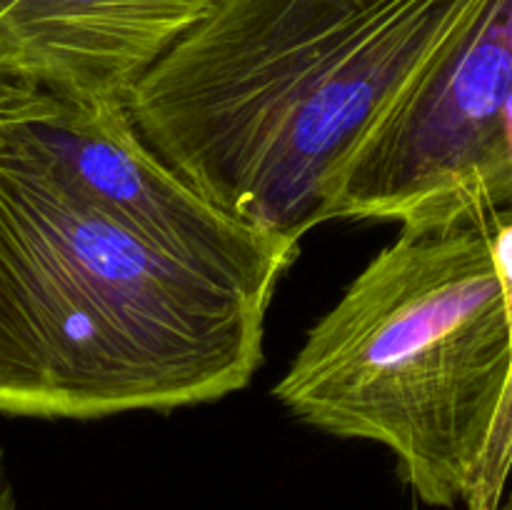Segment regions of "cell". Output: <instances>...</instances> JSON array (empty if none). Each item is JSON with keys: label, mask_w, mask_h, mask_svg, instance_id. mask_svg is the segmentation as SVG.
I'll return each mask as SVG.
<instances>
[{"label": "cell", "mask_w": 512, "mask_h": 510, "mask_svg": "<svg viewBox=\"0 0 512 510\" xmlns=\"http://www.w3.org/2000/svg\"><path fill=\"white\" fill-rule=\"evenodd\" d=\"M15 83H20V80L10 78V75H5L3 70H0V103H3V98L10 93V88H13Z\"/></svg>", "instance_id": "8"}, {"label": "cell", "mask_w": 512, "mask_h": 510, "mask_svg": "<svg viewBox=\"0 0 512 510\" xmlns=\"http://www.w3.org/2000/svg\"><path fill=\"white\" fill-rule=\"evenodd\" d=\"M503 510H510V508H508V505H505V508H503Z\"/></svg>", "instance_id": "10"}, {"label": "cell", "mask_w": 512, "mask_h": 510, "mask_svg": "<svg viewBox=\"0 0 512 510\" xmlns=\"http://www.w3.org/2000/svg\"><path fill=\"white\" fill-rule=\"evenodd\" d=\"M218 0H0V70L83 103H125Z\"/></svg>", "instance_id": "5"}, {"label": "cell", "mask_w": 512, "mask_h": 510, "mask_svg": "<svg viewBox=\"0 0 512 510\" xmlns=\"http://www.w3.org/2000/svg\"><path fill=\"white\" fill-rule=\"evenodd\" d=\"M300 240L230 218L125 103H0V413H170L248 388Z\"/></svg>", "instance_id": "1"}, {"label": "cell", "mask_w": 512, "mask_h": 510, "mask_svg": "<svg viewBox=\"0 0 512 510\" xmlns=\"http://www.w3.org/2000/svg\"><path fill=\"white\" fill-rule=\"evenodd\" d=\"M473 0H218L125 100L230 218L303 240L370 125Z\"/></svg>", "instance_id": "2"}, {"label": "cell", "mask_w": 512, "mask_h": 510, "mask_svg": "<svg viewBox=\"0 0 512 510\" xmlns=\"http://www.w3.org/2000/svg\"><path fill=\"white\" fill-rule=\"evenodd\" d=\"M505 505H508V508L512 510V495H510V498H508V500H505Z\"/></svg>", "instance_id": "9"}, {"label": "cell", "mask_w": 512, "mask_h": 510, "mask_svg": "<svg viewBox=\"0 0 512 510\" xmlns=\"http://www.w3.org/2000/svg\"><path fill=\"white\" fill-rule=\"evenodd\" d=\"M490 245H493L495 270H498L505 318H508L510 370L488 443H485L483 455H480L468 490H465V510H503L512 480V213L493 225Z\"/></svg>", "instance_id": "6"}, {"label": "cell", "mask_w": 512, "mask_h": 510, "mask_svg": "<svg viewBox=\"0 0 512 510\" xmlns=\"http://www.w3.org/2000/svg\"><path fill=\"white\" fill-rule=\"evenodd\" d=\"M490 233L465 220L400 225L273 390L300 423L388 448L435 508L463 503L508 383Z\"/></svg>", "instance_id": "3"}, {"label": "cell", "mask_w": 512, "mask_h": 510, "mask_svg": "<svg viewBox=\"0 0 512 510\" xmlns=\"http://www.w3.org/2000/svg\"><path fill=\"white\" fill-rule=\"evenodd\" d=\"M512 213V0H473L338 170L328 220L480 223Z\"/></svg>", "instance_id": "4"}, {"label": "cell", "mask_w": 512, "mask_h": 510, "mask_svg": "<svg viewBox=\"0 0 512 510\" xmlns=\"http://www.w3.org/2000/svg\"><path fill=\"white\" fill-rule=\"evenodd\" d=\"M0 510H18V500H15V490L8 478V470H5L3 453H0Z\"/></svg>", "instance_id": "7"}]
</instances>
